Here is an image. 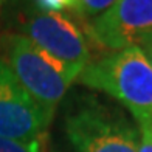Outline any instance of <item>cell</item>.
Wrapping results in <instances>:
<instances>
[{
  "instance_id": "cell-12",
  "label": "cell",
  "mask_w": 152,
  "mask_h": 152,
  "mask_svg": "<svg viewBox=\"0 0 152 152\" xmlns=\"http://www.w3.org/2000/svg\"><path fill=\"white\" fill-rule=\"evenodd\" d=\"M62 3H64V8H70V10L76 11L79 0H62Z\"/></svg>"
},
{
  "instance_id": "cell-4",
  "label": "cell",
  "mask_w": 152,
  "mask_h": 152,
  "mask_svg": "<svg viewBox=\"0 0 152 152\" xmlns=\"http://www.w3.org/2000/svg\"><path fill=\"white\" fill-rule=\"evenodd\" d=\"M50 123L51 118L23 88L10 65L0 59V137L36 141L45 138Z\"/></svg>"
},
{
  "instance_id": "cell-9",
  "label": "cell",
  "mask_w": 152,
  "mask_h": 152,
  "mask_svg": "<svg viewBox=\"0 0 152 152\" xmlns=\"http://www.w3.org/2000/svg\"><path fill=\"white\" fill-rule=\"evenodd\" d=\"M138 149L137 152H152V121L138 124Z\"/></svg>"
},
{
  "instance_id": "cell-3",
  "label": "cell",
  "mask_w": 152,
  "mask_h": 152,
  "mask_svg": "<svg viewBox=\"0 0 152 152\" xmlns=\"http://www.w3.org/2000/svg\"><path fill=\"white\" fill-rule=\"evenodd\" d=\"M10 68L39 107L53 120L58 106L79 73L48 54L23 34H5L0 39Z\"/></svg>"
},
{
  "instance_id": "cell-7",
  "label": "cell",
  "mask_w": 152,
  "mask_h": 152,
  "mask_svg": "<svg viewBox=\"0 0 152 152\" xmlns=\"http://www.w3.org/2000/svg\"><path fill=\"white\" fill-rule=\"evenodd\" d=\"M116 0H79L78 8H76V14L81 19H93L96 16L102 14L107 11Z\"/></svg>"
},
{
  "instance_id": "cell-10",
  "label": "cell",
  "mask_w": 152,
  "mask_h": 152,
  "mask_svg": "<svg viewBox=\"0 0 152 152\" xmlns=\"http://www.w3.org/2000/svg\"><path fill=\"white\" fill-rule=\"evenodd\" d=\"M135 45L141 50V53L144 54V58H146V61L149 62V65L152 67V31L143 34V36H140L137 39Z\"/></svg>"
},
{
  "instance_id": "cell-11",
  "label": "cell",
  "mask_w": 152,
  "mask_h": 152,
  "mask_svg": "<svg viewBox=\"0 0 152 152\" xmlns=\"http://www.w3.org/2000/svg\"><path fill=\"white\" fill-rule=\"evenodd\" d=\"M39 12H58L64 8L62 0H31Z\"/></svg>"
},
{
  "instance_id": "cell-8",
  "label": "cell",
  "mask_w": 152,
  "mask_h": 152,
  "mask_svg": "<svg viewBox=\"0 0 152 152\" xmlns=\"http://www.w3.org/2000/svg\"><path fill=\"white\" fill-rule=\"evenodd\" d=\"M44 138L25 143L0 137V152H44Z\"/></svg>"
},
{
  "instance_id": "cell-13",
  "label": "cell",
  "mask_w": 152,
  "mask_h": 152,
  "mask_svg": "<svg viewBox=\"0 0 152 152\" xmlns=\"http://www.w3.org/2000/svg\"><path fill=\"white\" fill-rule=\"evenodd\" d=\"M6 2V0H0V8H2V6H3V3Z\"/></svg>"
},
{
  "instance_id": "cell-1",
  "label": "cell",
  "mask_w": 152,
  "mask_h": 152,
  "mask_svg": "<svg viewBox=\"0 0 152 152\" xmlns=\"http://www.w3.org/2000/svg\"><path fill=\"white\" fill-rule=\"evenodd\" d=\"M76 81L118 101L137 126L152 121V67L137 45L90 59Z\"/></svg>"
},
{
  "instance_id": "cell-6",
  "label": "cell",
  "mask_w": 152,
  "mask_h": 152,
  "mask_svg": "<svg viewBox=\"0 0 152 152\" xmlns=\"http://www.w3.org/2000/svg\"><path fill=\"white\" fill-rule=\"evenodd\" d=\"M23 36L79 75L90 61L86 33L75 20L59 12H39L22 25Z\"/></svg>"
},
{
  "instance_id": "cell-5",
  "label": "cell",
  "mask_w": 152,
  "mask_h": 152,
  "mask_svg": "<svg viewBox=\"0 0 152 152\" xmlns=\"http://www.w3.org/2000/svg\"><path fill=\"white\" fill-rule=\"evenodd\" d=\"M152 31V0H116L107 11L86 23V37L106 51L135 45Z\"/></svg>"
},
{
  "instance_id": "cell-2",
  "label": "cell",
  "mask_w": 152,
  "mask_h": 152,
  "mask_svg": "<svg viewBox=\"0 0 152 152\" xmlns=\"http://www.w3.org/2000/svg\"><path fill=\"white\" fill-rule=\"evenodd\" d=\"M64 132L73 152H137L140 138L123 109L90 93L76 95L68 102Z\"/></svg>"
}]
</instances>
